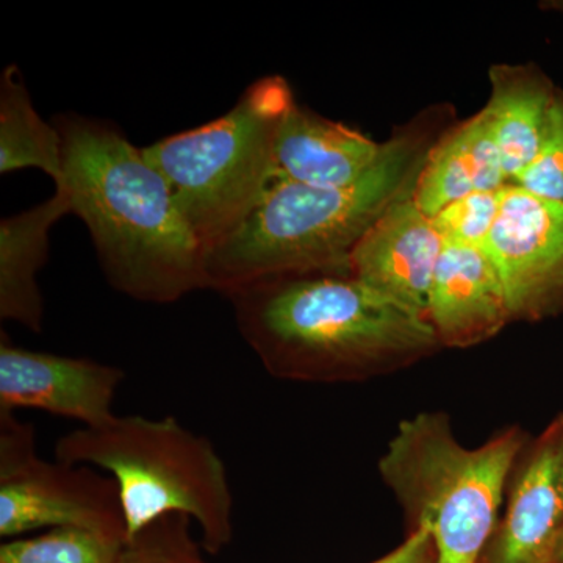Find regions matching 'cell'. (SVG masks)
I'll use <instances>...</instances> for the list:
<instances>
[{"instance_id": "cell-8", "label": "cell", "mask_w": 563, "mask_h": 563, "mask_svg": "<svg viewBox=\"0 0 563 563\" xmlns=\"http://www.w3.org/2000/svg\"><path fill=\"white\" fill-rule=\"evenodd\" d=\"M484 247L501 274L512 321L563 313V202L507 185Z\"/></svg>"}, {"instance_id": "cell-7", "label": "cell", "mask_w": 563, "mask_h": 563, "mask_svg": "<svg viewBox=\"0 0 563 563\" xmlns=\"http://www.w3.org/2000/svg\"><path fill=\"white\" fill-rule=\"evenodd\" d=\"M40 528H79L125 542L121 493L92 466L47 462L35 429L0 409V536Z\"/></svg>"}, {"instance_id": "cell-2", "label": "cell", "mask_w": 563, "mask_h": 563, "mask_svg": "<svg viewBox=\"0 0 563 563\" xmlns=\"http://www.w3.org/2000/svg\"><path fill=\"white\" fill-rule=\"evenodd\" d=\"M225 298L240 335L279 379L361 383L440 347L428 318L384 298L351 272L268 277Z\"/></svg>"}, {"instance_id": "cell-3", "label": "cell", "mask_w": 563, "mask_h": 563, "mask_svg": "<svg viewBox=\"0 0 563 563\" xmlns=\"http://www.w3.org/2000/svg\"><path fill=\"white\" fill-rule=\"evenodd\" d=\"M435 141L421 125L395 133L368 173L343 187L273 181L250 217L207 252V288L225 296L268 277L350 272L363 236L391 207L413 198Z\"/></svg>"}, {"instance_id": "cell-5", "label": "cell", "mask_w": 563, "mask_h": 563, "mask_svg": "<svg viewBox=\"0 0 563 563\" xmlns=\"http://www.w3.org/2000/svg\"><path fill=\"white\" fill-rule=\"evenodd\" d=\"M55 461L109 473L120 487L125 542L169 514L187 515L202 531L203 547L220 553L233 536V496L228 470L209 439L176 418L131 415L58 439Z\"/></svg>"}, {"instance_id": "cell-19", "label": "cell", "mask_w": 563, "mask_h": 563, "mask_svg": "<svg viewBox=\"0 0 563 563\" xmlns=\"http://www.w3.org/2000/svg\"><path fill=\"white\" fill-rule=\"evenodd\" d=\"M190 521L181 514L158 518L124 543L117 563H206L192 543Z\"/></svg>"}, {"instance_id": "cell-10", "label": "cell", "mask_w": 563, "mask_h": 563, "mask_svg": "<svg viewBox=\"0 0 563 563\" xmlns=\"http://www.w3.org/2000/svg\"><path fill=\"white\" fill-rule=\"evenodd\" d=\"M124 380L117 366L24 350L0 339V409L41 410L99 428L113 420V399Z\"/></svg>"}, {"instance_id": "cell-4", "label": "cell", "mask_w": 563, "mask_h": 563, "mask_svg": "<svg viewBox=\"0 0 563 563\" xmlns=\"http://www.w3.org/2000/svg\"><path fill=\"white\" fill-rule=\"evenodd\" d=\"M529 440L510 426L479 448H466L443 412L418 413L398 426L380 457V477L410 531L431 533L437 563L483 561L510 473Z\"/></svg>"}, {"instance_id": "cell-6", "label": "cell", "mask_w": 563, "mask_h": 563, "mask_svg": "<svg viewBox=\"0 0 563 563\" xmlns=\"http://www.w3.org/2000/svg\"><path fill=\"white\" fill-rule=\"evenodd\" d=\"M295 102L284 77H263L217 120L143 147L206 254L250 217L272 187L274 140Z\"/></svg>"}, {"instance_id": "cell-20", "label": "cell", "mask_w": 563, "mask_h": 563, "mask_svg": "<svg viewBox=\"0 0 563 563\" xmlns=\"http://www.w3.org/2000/svg\"><path fill=\"white\" fill-rule=\"evenodd\" d=\"M504 188L473 192L431 218L433 228L442 235L444 243L484 247L498 220Z\"/></svg>"}, {"instance_id": "cell-13", "label": "cell", "mask_w": 563, "mask_h": 563, "mask_svg": "<svg viewBox=\"0 0 563 563\" xmlns=\"http://www.w3.org/2000/svg\"><path fill=\"white\" fill-rule=\"evenodd\" d=\"M384 144L342 122L292 103L274 140V181L335 188L354 184L383 154Z\"/></svg>"}, {"instance_id": "cell-12", "label": "cell", "mask_w": 563, "mask_h": 563, "mask_svg": "<svg viewBox=\"0 0 563 563\" xmlns=\"http://www.w3.org/2000/svg\"><path fill=\"white\" fill-rule=\"evenodd\" d=\"M428 321L440 346H477L512 321L501 274L485 247L444 243L429 291Z\"/></svg>"}, {"instance_id": "cell-16", "label": "cell", "mask_w": 563, "mask_h": 563, "mask_svg": "<svg viewBox=\"0 0 563 563\" xmlns=\"http://www.w3.org/2000/svg\"><path fill=\"white\" fill-rule=\"evenodd\" d=\"M488 76L492 96L484 110L512 184L542 147L559 88L533 63L495 65Z\"/></svg>"}, {"instance_id": "cell-14", "label": "cell", "mask_w": 563, "mask_h": 563, "mask_svg": "<svg viewBox=\"0 0 563 563\" xmlns=\"http://www.w3.org/2000/svg\"><path fill=\"white\" fill-rule=\"evenodd\" d=\"M510 184L484 109L444 133L429 151L413 201L426 217L479 191L501 190Z\"/></svg>"}, {"instance_id": "cell-17", "label": "cell", "mask_w": 563, "mask_h": 563, "mask_svg": "<svg viewBox=\"0 0 563 563\" xmlns=\"http://www.w3.org/2000/svg\"><path fill=\"white\" fill-rule=\"evenodd\" d=\"M40 169L63 184V141L54 122L40 117L18 66L0 77V174Z\"/></svg>"}, {"instance_id": "cell-11", "label": "cell", "mask_w": 563, "mask_h": 563, "mask_svg": "<svg viewBox=\"0 0 563 563\" xmlns=\"http://www.w3.org/2000/svg\"><path fill=\"white\" fill-rule=\"evenodd\" d=\"M444 240L413 198L396 203L363 236L350 272L384 298L428 318L429 291Z\"/></svg>"}, {"instance_id": "cell-21", "label": "cell", "mask_w": 563, "mask_h": 563, "mask_svg": "<svg viewBox=\"0 0 563 563\" xmlns=\"http://www.w3.org/2000/svg\"><path fill=\"white\" fill-rule=\"evenodd\" d=\"M518 187L563 202V90L559 88L542 147L531 165L512 181Z\"/></svg>"}, {"instance_id": "cell-1", "label": "cell", "mask_w": 563, "mask_h": 563, "mask_svg": "<svg viewBox=\"0 0 563 563\" xmlns=\"http://www.w3.org/2000/svg\"><path fill=\"white\" fill-rule=\"evenodd\" d=\"M70 213L87 224L103 276L141 302L169 303L207 288L206 251L143 147L84 114L55 117Z\"/></svg>"}, {"instance_id": "cell-18", "label": "cell", "mask_w": 563, "mask_h": 563, "mask_svg": "<svg viewBox=\"0 0 563 563\" xmlns=\"http://www.w3.org/2000/svg\"><path fill=\"white\" fill-rule=\"evenodd\" d=\"M124 540L79 528H55L0 547V563H117Z\"/></svg>"}, {"instance_id": "cell-22", "label": "cell", "mask_w": 563, "mask_h": 563, "mask_svg": "<svg viewBox=\"0 0 563 563\" xmlns=\"http://www.w3.org/2000/svg\"><path fill=\"white\" fill-rule=\"evenodd\" d=\"M372 563H437L431 533L424 529L410 531L396 550Z\"/></svg>"}, {"instance_id": "cell-24", "label": "cell", "mask_w": 563, "mask_h": 563, "mask_svg": "<svg viewBox=\"0 0 563 563\" xmlns=\"http://www.w3.org/2000/svg\"><path fill=\"white\" fill-rule=\"evenodd\" d=\"M553 563H563V540L561 547H559L558 553H555Z\"/></svg>"}, {"instance_id": "cell-23", "label": "cell", "mask_w": 563, "mask_h": 563, "mask_svg": "<svg viewBox=\"0 0 563 563\" xmlns=\"http://www.w3.org/2000/svg\"><path fill=\"white\" fill-rule=\"evenodd\" d=\"M540 7L547 11L563 14V0H544V2L540 3Z\"/></svg>"}, {"instance_id": "cell-9", "label": "cell", "mask_w": 563, "mask_h": 563, "mask_svg": "<svg viewBox=\"0 0 563 563\" xmlns=\"http://www.w3.org/2000/svg\"><path fill=\"white\" fill-rule=\"evenodd\" d=\"M481 563H553L563 540V413L518 455Z\"/></svg>"}, {"instance_id": "cell-15", "label": "cell", "mask_w": 563, "mask_h": 563, "mask_svg": "<svg viewBox=\"0 0 563 563\" xmlns=\"http://www.w3.org/2000/svg\"><path fill=\"white\" fill-rule=\"evenodd\" d=\"M70 213L68 196L55 190L47 201L0 221V318L40 333L44 301L40 269L49 257L52 225Z\"/></svg>"}]
</instances>
